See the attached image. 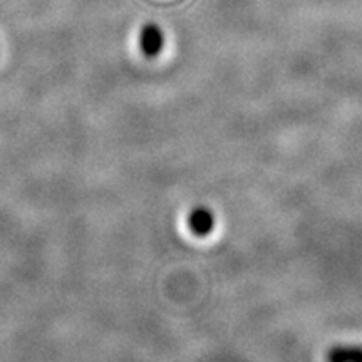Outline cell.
<instances>
[{
  "label": "cell",
  "mask_w": 362,
  "mask_h": 362,
  "mask_svg": "<svg viewBox=\"0 0 362 362\" xmlns=\"http://www.w3.org/2000/svg\"><path fill=\"white\" fill-rule=\"evenodd\" d=\"M139 49L143 56L148 59H156L165 49V33L155 22H146L139 33Z\"/></svg>",
  "instance_id": "6da1fadb"
},
{
  "label": "cell",
  "mask_w": 362,
  "mask_h": 362,
  "mask_svg": "<svg viewBox=\"0 0 362 362\" xmlns=\"http://www.w3.org/2000/svg\"><path fill=\"white\" fill-rule=\"evenodd\" d=\"M188 226L189 232L197 237H206L214 232L215 228V216L211 210L206 206H197L189 211L188 215Z\"/></svg>",
  "instance_id": "7a4b0ae2"
},
{
  "label": "cell",
  "mask_w": 362,
  "mask_h": 362,
  "mask_svg": "<svg viewBox=\"0 0 362 362\" xmlns=\"http://www.w3.org/2000/svg\"><path fill=\"white\" fill-rule=\"evenodd\" d=\"M327 362H362V347L361 346H336L330 347Z\"/></svg>",
  "instance_id": "3957f363"
}]
</instances>
